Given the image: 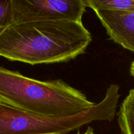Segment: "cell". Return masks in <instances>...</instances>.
<instances>
[{
    "instance_id": "6da1fadb",
    "label": "cell",
    "mask_w": 134,
    "mask_h": 134,
    "mask_svg": "<svg viewBox=\"0 0 134 134\" xmlns=\"http://www.w3.org/2000/svg\"><path fill=\"white\" fill-rule=\"evenodd\" d=\"M92 41L82 22H14L0 33V56L32 65L65 63L85 53Z\"/></svg>"
},
{
    "instance_id": "7a4b0ae2",
    "label": "cell",
    "mask_w": 134,
    "mask_h": 134,
    "mask_svg": "<svg viewBox=\"0 0 134 134\" xmlns=\"http://www.w3.org/2000/svg\"><path fill=\"white\" fill-rule=\"evenodd\" d=\"M0 103L47 117L71 116L97 104L62 79L39 81L1 65Z\"/></svg>"
},
{
    "instance_id": "3957f363",
    "label": "cell",
    "mask_w": 134,
    "mask_h": 134,
    "mask_svg": "<svg viewBox=\"0 0 134 134\" xmlns=\"http://www.w3.org/2000/svg\"><path fill=\"white\" fill-rule=\"evenodd\" d=\"M84 0H10L11 23L42 20L82 22Z\"/></svg>"
},
{
    "instance_id": "277c9868",
    "label": "cell",
    "mask_w": 134,
    "mask_h": 134,
    "mask_svg": "<svg viewBox=\"0 0 134 134\" xmlns=\"http://www.w3.org/2000/svg\"><path fill=\"white\" fill-rule=\"evenodd\" d=\"M110 39L134 53V13L94 9Z\"/></svg>"
},
{
    "instance_id": "5b68a950",
    "label": "cell",
    "mask_w": 134,
    "mask_h": 134,
    "mask_svg": "<svg viewBox=\"0 0 134 134\" xmlns=\"http://www.w3.org/2000/svg\"><path fill=\"white\" fill-rule=\"evenodd\" d=\"M116 115L121 134H134V88L122 102Z\"/></svg>"
},
{
    "instance_id": "8992f818",
    "label": "cell",
    "mask_w": 134,
    "mask_h": 134,
    "mask_svg": "<svg viewBox=\"0 0 134 134\" xmlns=\"http://www.w3.org/2000/svg\"><path fill=\"white\" fill-rule=\"evenodd\" d=\"M92 10H115L134 13V0H84Z\"/></svg>"
},
{
    "instance_id": "52a82bcc",
    "label": "cell",
    "mask_w": 134,
    "mask_h": 134,
    "mask_svg": "<svg viewBox=\"0 0 134 134\" xmlns=\"http://www.w3.org/2000/svg\"><path fill=\"white\" fill-rule=\"evenodd\" d=\"M10 24H11L10 0H0V33Z\"/></svg>"
},
{
    "instance_id": "ba28073f",
    "label": "cell",
    "mask_w": 134,
    "mask_h": 134,
    "mask_svg": "<svg viewBox=\"0 0 134 134\" xmlns=\"http://www.w3.org/2000/svg\"><path fill=\"white\" fill-rule=\"evenodd\" d=\"M76 134H96V133H94V129H93L92 127L88 126L87 128V129H86V130L85 131V132H84L83 133H81L79 131H78V132H77Z\"/></svg>"
},
{
    "instance_id": "9c48e42d",
    "label": "cell",
    "mask_w": 134,
    "mask_h": 134,
    "mask_svg": "<svg viewBox=\"0 0 134 134\" xmlns=\"http://www.w3.org/2000/svg\"><path fill=\"white\" fill-rule=\"evenodd\" d=\"M130 75L132 77H134V60L132 62L130 65Z\"/></svg>"
}]
</instances>
